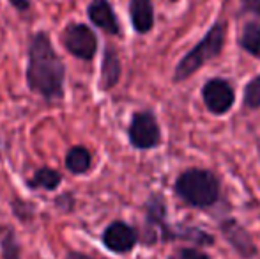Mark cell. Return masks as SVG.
I'll use <instances>...</instances> for the list:
<instances>
[{"mask_svg":"<svg viewBox=\"0 0 260 259\" xmlns=\"http://www.w3.org/2000/svg\"><path fill=\"white\" fill-rule=\"evenodd\" d=\"M66 76L68 68L48 32H32L27 43V89L46 103H60L66 98Z\"/></svg>","mask_w":260,"mask_h":259,"instance_id":"cell-1","label":"cell"},{"mask_svg":"<svg viewBox=\"0 0 260 259\" xmlns=\"http://www.w3.org/2000/svg\"><path fill=\"white\" fill-rule=\"evenodd\" d=\"M174 194L184 206L211 210L221 199V181L212 170L193 167L177 176Z\"/></svg>","mask_w":260,"mask_h":259,"instance_id":"cell-2","label":"cell"},{"mask_svg":"<svg viewBox=\"0 0 260 259\" xmlns=\"http://www.w3.org/2000/svg\"><path fill=\"white\" fill-rule=\"evenodd\" d=\"M127 140L138 151H151L161 144V126L152 110H137L127 125Z\"/></svg>","mask_w":260,"mask_h":259,"instance_id":"cell-5","label":"cell"},{"mask_svg":"<svg viewBox=\"0 0 260 259\" xmlns=\"http://www.w3.org/2000/svg\"><path fill=\"white\" fill-rule=\"evenodd\" d=\"M226 39V23L225 21H214L209 27V31L204 34V38L182 57L177 63L172 75V82L181 83L184 80L191 78L199 69H202L207 63L219 55L223 52Z\"/></svg>","mask_w":260,"mask_h":259,"instance_id":"cell-3","label":"cell"},{"mask_svg":"<svg viewBox=\"0 0 260 259\" xmlns=\"http://www.w3.org/2000/svg\"><path fill=\"white\" fill-rule=\"evenodd\" d=\"M87 18H89L92 27L100 28L105 34L113 36V38L122 36L119 16H117L110 0H90L87 6Z\"/></svg>","mask_w":260,"mask_h":259,"instance_id":"cell-10","label":"cell"},{"mask_svg":"<svg viewBox=\"0 0 260 259\" xmlns=\"http://www.w3.org/2000/svg\"><path fill=\"white\" fill-rule=\"evenodd\" d=\"M7 2H9V6L20 14H27L28 11L32 9V0H7Z\"/></svg>","mask_w":260,"mask_h":259,"instance_id":"cell-23","label":"cell"},{"mask_svg":"<svg viewBox=\"0 0 260 259\" xmlns=\"http://www.w3.org/2000/svg\"><path fill=\"white\" fill-rule=\"evenodd\" d=\"M64 167L73 176H85L92 170L94 167V156L87 146L75 144L66 151L64 156Z\"/></svg>","mask_w":260,"mask_h":259,"instance_id":"cell-14","label":"cell"},{"mask_svg":"<svg viewBox=\"0 0 260 259\" xmlns=\"http://www.w3.org/2000/svg\"><path fill=\"white\" fill-rule=\"evenodd\" d=\"M76 204L78 203H76V195L73 190L60 192V194H57L53 199V206L64 215H71L73 211L76 210Z\"/></svg>","mask_w":260,"mask_h":259,"instance_id":"cell-20","label":"cell"},{"mask_svg":"<svg viewBox=\"0 0 260 259\" xmlns=\"http://www.w3.org/2000/svg\"><path fill=\"white\" fill-rule=\"evenodd\" d=\"M60 43L69 55L82 63H92L100 50L96 31L83 21H68L60 32Z\"/></svg>","mask_w":260,"mask_h":259,"instance_id":"cell-4","label":"cell"},{"mask_svg":"<svg viewBox=\"0 0 260 259\" xmlns=\"http://www.w3.org/2000/svg\"><path fill=\"white\" fill-rule=\"evenodd\" d=\"M144 229L140 233V243L145 247H154L156 243H161L163 233L167 231L170 222L167 210V200L163 194L159 192H152L144 203Z\"/></svg>","mask_w":260,"mask_h":259,"instance_id":"cell-6","label":"cell"},{"mask_svg":"<svg viewBox=\"0 0 260 259\" xmlns=\"http://www.w3.org/2000/svg\"><path fill=\"white\" fill-rule=\"evenodd\" d=\"M168 259H211V256L204 249H200V247L186 245L174 249V252L168 256Z\"/></svg>","mask_w":260,"mask_h":259,"instance_id":"cell-21","label":"cell"},{"mask_svg":"<svg viewBox=\"0 0 260 259\" xmlns=\"http://www.w3.org/2000/svg\"><path fill=\"white\" fill-rule=\"evenodd\" d=\"M243 105L248 110H258L260 108V73L255 75L253 78L244 85Z\"/></svg>","mask_w":260,"mask_h":259,"instance_id":"cell-19","label":"cell"},{"mask_svg":"<svg viewBox=\"0 0 260 259\" xmlns=\"http://www.w3.org/2000/svg\"><path fill=\"white\" fill-rule=\"evenodd\" d=\"M101 243L112 254L124 256L133 252L140 243V231L124 220H113L101 233Z\"/></svg>","mask_w":260,"mask_h":259,"instance_id":"cell-8","label":"cell"},{"mask_svg":"<svg viewBox=\"0 0 260 259\" xmlns=\"http://www.w3.org/2000/svg\"><path fill=\"white\" fill-rule=\"evenodd\" d=\"M0 256L2 259H23V245L13 227L7 229L0 238Z\"/></svg>","mask_w":260,"mask_h":259,"instance_id":"cell-18","label":"cell"},{"mask_svg":"<svg viewBox=\"0 0 260 259\" xmlns=\"http://www.w3.org/2000/svg\"><path fill=\"white\" fill-rule=\"evenodd\" d=\"M218 231L226 243L232 247V250L243 259H253L258 254V247L255 243L253 236L250 235L246 227L237 220L236 217H226L218 220Z\"/></svg>","mask_w":260,"mask_h":259,"instance_id":"cell-7","label":"cell"},{"mask_svg":"<svg viewBox=\"0 0 260 259\" xmlns=\"http://www.w3.org/2000/svg\"><path fill=\"white\" fill-rule=\"evenodd\" d=\"M9 210H11V213H13V217L23 225L34 224L36 217H38V206H36L32 200H27V199H23V197H20V195L11 197Z\"/></svg>","mask_w":260,"mask_h":259,"instance_id":"cell-17","label":"cell"},{"mask_svg":"<svg viewBox=\"0 0 260 259\" xmlns=\"http://www.w3.org/2000/svg\"><path fill=\"white\" fill-rule=\"evenodd\" d=\"M239 48L260 59V20H250L243 25L239 34Z\"/></svg>","mask_w":260,"mask_h":259,"instance_id":"cell-16","label":"cell"},{"mask_svg":"<svg viewBox=\"0 0 260 259\" xmlns=\"http://www.w3.org/2000/svg\"><path fill=\"white\" fill-rule=\"evenodd\" d=\"M172 242H186L188 245L195 247H209L214 243V236L202 227L189 224H168L167 231L163 233L161 243Z\"/></svg>","mask_w":260,"mask_h":259,"instance_id":"cell-11","label":"cell"},{"mask_svg":"<svg viewBox=\"0 0 260 259\" xmlns=\"http://www.w3.org/2000/svg\"><path fill=\"white\" fill-rule=\"evenodd\" d=\"M239 14H250L260 20V0H239Z\"/></svg>","mask_w":260,"mask_h":259,"instance_id":"cell-22","label":"cell"},{"mask_svg":"<svg viewBox=\"0 0 260 259\" xmlns=\"http://www.w3.org/2000/svg\"><path fill=\"white\" fill-rule=\"evenodd\" d=\"M202 100L212 116H225L236 103V89L230 80L214 76L202 85Z\"/></svg>","mask_w":260,"mask_h":259,"instance_id":"cell-9","label":"cell"},{"mask_svg":"<svg viewBox=\"0 0 260 259\" xmlns=\"http://www.w3.org/2000/svg\"><path fill=\"white\" fill-rule=\"evenodd\" d=\"M64 176H62L60 170L53 169V167H39L34 170L30 178L25 181V187L28 190H43V192H57L60 188Z\"/></svg>","mask_w":260,"mask_h":259,"instance_id":"cell-15","label":"cell"},{"mask_svg":"<svg viewBox=\"0 0 260 259\" xmlns=\"http://www.w3.org/2000/svg\"><path fill=\"white\" fill-rule=\"evenodd\" d=\"M122 78V61L113 45H106L103 48V57H101V68H100V87L101 93H110L119 85Z\"/></svg>","mask_w":260,"mask_h":259,"instance_id":"cell-12","label":"cell"},{"mask_svg":"<svg viewBox=\"0 0 260 259\" xmlns=\"http://www.w3.org/2000/svg\"><path fill=\"white\" fill-rule=\"evenodd\" d=\"M7 229H9V225H6V224H0V238H2V236H4V233H6Z\"/></svg>","mask_w":260,"mask_h":259,"instance_id":"cell-25","label":"cell"},{"mask_svg":"<svg viewBox=\"0 0 260 259\" xmlns=\"http://www.w3.org/2000/svg\"><path fill=\"white\" fill-rule=\"evenodd\" d=\"M66 259H106V257L92 256V254L82 252V250H73V249H69L68 252H66Z\"/></svg>","mask_w":260,"mask_h":259,"instance_id":"cell-24","label":"cell"},{"mask_svg":"<svg viewBox=\"0 0 260 259\" xmlns=\"http://www.w3.org/2000/svg\"><path fill=\"white\" fill-rule=\"evenodd\" d=\"M127 14H129L131 27L137 34L145 36L154 28L156 13L152 0H129Z\"/></svg>","mask_w":260,"mask_h":259,"instance_id":"cell-13","label":"cell"}]
</instances>
